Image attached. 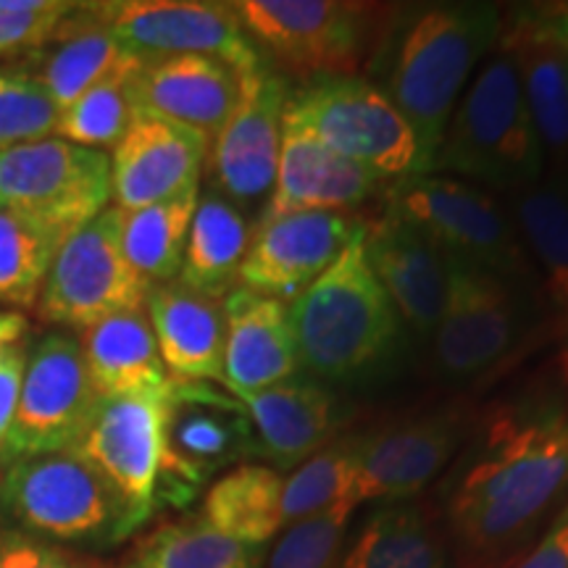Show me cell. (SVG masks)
Here are the masks:
<instances>
[{
    "label": "cell",
    "mask_w": 568,
    "mask_h": 568,
    "mask_svg": "<svg viewBox=\"0 0 568 568\" xmlns=\"http://www.w3.org/2000/svg\"><path fill=\"white\" fill-rule=\"evenodd\" d=\"M568 493V395L550 389L495 408L453 487L447 521L464 556L493 558Z\"/></svg>",
    "instance_id": "6da1fadb"
},
{
    "label": "cell",
    "mask_w": 568,
    "mask_h": 568,
    "mask_svg": "<svg viewBox=\"0 0 568 568\" xmlns=\"http://www.w3.org/2000/svg\"><path fill=\"white\" fill-rule=\"evenodd\" d=\"M503 11L495 3H439L397 13L379 59H387L385 95L406 116L422 153V174L443 145L468 77L497 45Z\"/></svg>",
    "instance_id": "7a4b0ae2"
},
{
    "label": "cell",
    "mask_w": 568,
    "mask_h": 568,
    "mask_svg": "<svg viewBox=\"0 0 568 568\" xmlns=\"http://www.w3.org/2000/svg\"><path fill=\"white\" fill-rule=\"evenodd\" d=\"M366 226V224H364ZM297 361L326 387H355L385 374L406 326L364 253V232L287 305Z\"/></svg>",
    "instance_id": "3957f363"
},
{
    "label": "cell",
    "mask_w": 568,
    "mask_h": 568,
    "mask_svg": "<svg viewBox=\"0 0 568 568\" xmlns=\"http://www.w3.org/2000/svg\"><path fill=\"white\" fill-rule=\"evenodd\" d=\"M261 55L284 80L303 84L358 77L379 59L397 13L347 0H243L232 3Z\"/></svg>",
    "instance_id": "277c9868"
},
{
    "label": "cell",
    "mask_w": 568,
    "mask_h": 568,
    "mask_svg": "<svg viewBox=\"0 0 568 568\" xmlns=\"http://www.w3.org/2000/svg\"><path fill=\"white\" fill-rule=\"evenodd\" d=\"M432 172L466 176L500 195L527 187L545 174L542 142L514 61L503 48L495 45L471 88L460 95Z\"/></svg>",
    "instance_id": "5b68a950"
},
{
    "label": "cell",
    "mask_w": 568,
    "mask_h": 568,
    "mask_svg": "<svg viewBox=\"0 0 568 568\" xmlns=\"http://www.w3.org/2000/svg\"><path fill=\"white\" fill-rule=\"evenodd\" d=\"M382 203L416 226L450 264L481 268L539 290L535 266L500 195L453 176L410 174L387 182Z\"/></svg>",
    "instance_id": "8992f818"
},
{
    "label": "cell",
    "mask_w": 568,
    "mask_h": 568,
    "mask_svg": "<svg viewBox=\"0 0 568 568\" xmlns=\"http://www.w3.org/2000/svg\"><path fill=\"white\" fill-rule=\"evenodd\" d=\"M284 119L379 180L422 174L416 134L379 84L364 77H332L293 90Z\"/></svg>",
    "instance_id": "52a82bcc"
},
{
    "label": "cell",
    "mask_w": 568,
    "mask_h": 568,
    "mask_svg": "<svg viewBox=\"0 0 568 568\" xmlns=\"http://www.w3.org/2000/svg\"><path fill=\"white\" fill-rule=\"evenodd\" d=\"M545 297L537 287L447 261V295L432 361L443 379L468 382L500 364L535 326Z\"/></svg>",
    "instance_id": "ba28073f"
},
{
    "label": "cell",
    "mask_w": 568,
    "mask_h": 568,
    "mask_svg": "<svg viewBox=\"0 0 568 568\" xmlns=\"http://www.w3.org/2000/svg\"><path fill=\"white\" fill-rule=\"evenodd\" d=\"M0 495L13 521L42 537L71 542L132 531L122 495L74 447L9 460Z\"/></svg>",
    "instance_id": "9c48e42d"
},
{
    "label": "cell",
    "mask_w": 568,
    "mask_h": 568,
    "mask_svg": "<svg viewBox=\"0 0 568 568\" xmlns=\"http://www.w3.org/2000/svg\"><path fill=\"white\" fill-rule=\"evenodd\" d=\"M111 197L109 153L55 134L0 151V209L51 232L61 245L101 216Z\"/></svg>",
    "instance_id": "30bf717a"
},
{
    "label": "cell",
    "mask_w": 568,
    "mask_h": 568,
    "mask_svg": "<svg viewBox=\"0 0 568 568\" xmlns=\"http://www.w3.org/2000/svg\"><path fill=\"white\" fill-rule=\"evenodd\" d=\"M151 284L122 247V211L113 205L74 232L55 253L40 295V316L88 329L103 318L145 308Z\"/></svg>",
    "instance_id": "8fae6325"
},
{
    "label": "cell",
    "mask_w": 568,
    "mask_h": 568,
    "mask_svg": "<svg viewBox=\"0 0 568 568\" xmlns=\"http://www.w3.org/2000/svg\"><path fill=\"white\" fill-rule=\"evenodd\" d=\"M103 397L92 387L80 339L51 332L27 355L17 414L0 458L71 450L95 416Z\"/></svg>",
    "instance_id": "7c38bea8"
},
{
    "label": "cell",
    "mask_w": 568,
    "mask_h": 568,
    "mask_svg": "<svg viewBox=\"0 0 568 568\" xmlns=\"http://www.w3.org/2000/svg\"><path fill=\"white\" fill-rule=\"evenodd\" d=\"M105 21L113 38L140 61L169 59V55H209L224 61L237 74L266 63L232 3H201V0L105 3Z\"/></svg>",
    "instance_id": "4fadbf2b"
},
{
    "label": "cell",
    "mask_w": 568,
    "mask_h": 568,
    "mask_svg": "<svg viewBox=\"0 0 568 568\" xmlns=\"http://www.w3.org/2000/svg\"><path fill=\"white\" fill-rule=\"evenodd\" d=\"M293 88L268 63L240 74V98L222 132L211 142V190L240 209L272 193L282 148L284 109Z\"/></svg>",
    "instance_id": "5bb4252c"
},
{
    "label": "cell",
    "mask_w": 568,
    "mask_h": 568,
    "mask_svg": "<svg viewBox=\"0 0 568 568\" xmlns=\"http://www.w3.org/2000/svg\"><path fill=\"white\" fill-rule=\"evenodd\" d=\"M169 393L172 387L161 395L101 400L88 432L74 447L122 495L130 529L151 516L159 497L161 474L166 466Z\"/></svg>",
    "instance_id": "9a60e30c"
},
{
    "label": "cell",
    "mask_w": 568,
    "mask_h": 568,
    "mask_svg": "<svg viewBox=\"0 0 568 568\" xmlns=\"http://www.w3.org/2000/svg\"><path fill=\"white\" fill-rule=\"evenodd\" d=\"M468 410L439 408L355 437L351 500H403L424 489L456 456Z\"/></svg>",
    "instance_id": "2e32d148"
},
{
    "label": "cell",
    "mask_w": 568,
    "mask_h": 568,
    "mask_svg": "<svg viewBox=\"0 0 568 568\" xmlns=\"http://www.w3.org/2000/svg\"><path fill=\"white\" fill-rule=\"evenodd\" d=\"M366 219L355 213L305 211L276 219H258L251 247L240 266L237 287L290 301L314 284L337 255L364 232Z\"/></svg>",
    "instance_id": "e0dca14e"
},
{
    "label": "cell",
    "mask_w": 568,
    "mask_h": 568,
    "mask_svg": "<svg viewBox=\"0 0 568 568\" xmlns=\"http://www.w3.org/2000/svg\"><path fill=\"white\" fill-rule=\"evenodd\" d=\"M497 48L514 61L545 151V172H568V45L558 3L503 13Z\"/></svg>",
    "instance_id": "ac0fdd59"
},
{
    "label": "cell",
    "mask_w": 568,
    "mask_h": 568,
    "mask_svg": "<svg viewBox=\"0 0 568 568\" xmlns=\"http://www.w3.org/2000/svg\"><path fill=\"white\" fill-rule=\"evenodd\" d=\"M251 453H258L253 424L230 389L174 379L166 400V466L161 474V481L169 479V493L182 487L187 497L209 474Z\"/></svg>",
    "instance_id": "d6986e66"
},
{
    "label": "cell",
    "mask_w": 568,
    "mask_h": 568,
    "mask_svg": "<svg viewBox=\"0 0 568 568\" xmlns=\"http://www.w3.org/2000/svg\"><path fill=\"white\" fill-rule=\"evenodd\" d=\"M209 151L211 142L201 132L153 113H138L111 155L116 209L138 211L201 190Z\"/></svg>",
    "instance_id": "ffe728a7"
},
{
    "label": "cell",
    "mask_w": 568,
    "mask_h": 568,
    "mask_svg": "<svg viewBox=\"0 0 568 568\" xmlns=\"http://www.w3.org/2000/svg\"><path fill=\"white\" fill-rule=\"evenodd\" d=\"M364 253L403 326L422 339L435 335L447 295L445 255L387 209L366 219Z\"/></svg>",
    "instance_id": "44dd1931"
},
{
    "label": "cell",
    "mask_w": 568,
    "mask_h": 568,
    "mask_svg": "<svg viewBox=\"0 0 568 568\" xmlns=\"http://www.w3.org/2000/svg\"><path fill=\"white\" fill-rule=\"evenodd\" d=\"M385 184L358 163L329 151L301 124L284 119L274 187L258 219L305 211L351 213L374 195H382Z\"/></svg>",
    "instance_id": "7402d4cb"
},
{
    "label": "cell",
    "mask_w": 568,
    "mask_h": 568,
    "mask_svg": "<svg viewBox=\"0 0 568 568\" xmlns=\"http://www.w3.org/2000/svg\"><path fill=\"white\" fill-rule=\"evenodd\" d=\"M138 113L169 119L213 142L240 98V74L209 55L142 61L130 82Z\"/></svg>",
    "instance_id": "603a6c76"
},
{
    "label": "cell",
    "mask_w": 568,
    "mask_h": 568,
    "mask_svg": "<svg viewBox=\"0 0 568 568\" xmlns=\"http://www.w3.org/2000/svg\"><path fill=\"white\" fill-rule=\"evenodd\" d=\"M232 395L251 418L255 447L274 468L301 466L322 450L343 416L337 395L308 374H295L255 393Z\"/></svg>",
    "instance_id": "cb8c5ba5"
},
{
    "label": "cell",
    "mask_w": 568,
    "mask_h": 568,
    "mask_svg": "<svg viewBox=\"0 0 568 568\" xmlns=\"http://www.w3.org/2000/svg\"><path fill=\"white\" fill-rule=\"evenodd\" d=\"M145 308L161 361L172 379H224V301L197 293L180 280H172L153 284Z\"/></svg>",
    "instance_id": "d4e9b609"
},
{
    "label": "cell",
    "mask_w": 568,
    "mask_h": 568,
    "mask_svg": "<svg viewBox=\"0 0 568 568\" xmlns=\"http://www.w3.org/2000/svg\"><path fill=\"white\" fill-rule=\"evenodd\" d=\"M224 389L255 393L290 379L301 368L287 305L234 287L224 297Z\"/></svg>",
    "instance_id": "484cf974"
},
{
    "label": "cell",
    "mask_w": 568,
    "mask_h": 568,
    "mask_svg": "<svg viewBox=\"0 0 568 568\" xmlns=\"http://www.w3.org/2000/svg\"><path fill=\"white\" fill-rule=\"evenodd\" d=\"M45 45L53 48L48 53H34L40 59L34 77L45 84L61 111L95 84L142 63L113 38L105 21V3H74Z\"/></svg>",
    "instance_id": "4316f807"
},
{
    "label": "cell",
    "mask_w": 568,
    "mask_h": 568,
    "mask_svg": "<svg viewBox=\"0 0 568 568\" xmlns=\"http://www.w3.org/2000/svg\"><path fill=\"white\" fill-rule=\"evenodd\" d=\"M77 339L92 387L103 400L161 395L172 387L174 379L163 366L145 308L103 318L82 329Z\"/></svg>",
    "instance_id": "83f0119b"
},
{
    "label": "cell",
    "mask_w": 568,
    "mask_h": 568,
    "mask_svg": "<svg viewBox=\"0 0 568 568\" xmlns=\"http://www.w3.org/2000/svg\"><path fill=\"white\" fill-rule=\"evenodd\" d=\"M518 237L535 266L545 305L568 322V172H545L503 195Z\"/></svg>",
    "instance_id": "f1b7e54d"
},
{
    "label": "cell",
    "mask_w": 568,
    "mask_h": 568,
    "mask_svg": "<svg viewBox=\"0 0 568 568\" xmlns=\"http://www.w3.org/2000/svg\"><path fill=\"white\" fill-rule=\"evenodd\" d=\"M251 237L253 224L247 213L216 190H205L197 195L182 272L176 280L197 293L224 301L237 287Z\"/></svg>",
    "instance_id": "f546056e"
},
{
    "label": "cell",
    "mask_w": 568,
    "mask_h": 568,
    "mask_svg": "<svg viewBox=\"0 0 568 568\" xmlns=\"http://www.w3.org/2000/svg\"><path fill=\"white\" fill-rule=\"evenodd\" d=\"M282 474L272 466L232 468L209 489L201 518L224 537L264 548L282 524Z\"/></svg>",
    "instance_id": "4dcf8cb0"
},
{
    "label": "cell",
    "mask_w": 568,
    "mask_h": 568,
    "mask_svg": "<svg viewBox=\"0 0 568 568\" xmlns=\"http://www.w3.org/2000/svg\"><path fill=\"white\" fill-rule=\"evenodd\" d=\"M447 552L435 518L418 506L376 510L339 568H445Z\"/></svg>",
    "instance_id": "1f68e13d"
},
{
    "label": "cell",
    "mask_w": 568,
    "mask_h": 568,
    "mask_svg": "<svg viewBox=\"0 0 568 568\" xmlns=\"http://www.w3.org/2000/svg\"><path fill=\"white\" fill-rule=\"evenodd\" d=\"M197 195L201 190H190L172 201L122 211L124 255L151 287L180 276Z\"/></svg>",
    "instance_id": "d6a6232c"
},
{
    "label": "cell",
    "mask_w": 568,
    "mask_h": 568,
    "mask_svg": "<svg viewBox=\"0 0 568 568\" xmlns=\"http://www.w3.org/2000/svg\"><path fill=\"white\" fill-rule=\"evenodd\" d=\"M258 548L224 537L197 518L163 524L138 545L134 568H258Z\"/></svg>",
    "instance_id": "836d02e7"
},
{
    "label": "cell",
    "mask_w": 568,
    "mask_h": 568,
    "mask_svg": "<svg viewBox=\"0 0 568 568\" xmlns=\"http://www.w3.org/2000/svg\"><path fill=\"white\" fill-rule=\"evenodd\" d=\"M140 67L119 71V74L95 84L82 98L67 105L59 113L55 138L74 142L80 148H90V151L105 153L109 148L113 151L138 116L130 82Z\"/></svg>",
    "instance_id": "e575fe53"
},
{
    "label": "cell",
    "mask_w": 568,
    "mask_h": 568,
    "mask_svg": "<svg viewBox=\"0 0 568 568\" xmlns=\"http://www.w3.org/2000/svg\"><path fill=\"white\" fill-rule=\"evenodd\" d=\"M59 247L51 232L0 209V301L19 308L38 305Z\"/></svg>",
    "instance_id": "d590c367"
},
{
    "label": "cell",
    "mask_w": 568,
    "mask_h": 568,
    "mask_svg": "<svg viewBox=\"0 0 568 568\" xmlns=\"http://www.w3.org/2000/svg\"><path fill=\"white\" fill-rule=\"evenodd\" d=\"M355 437L347 435L326 443L322 450L305 458L295 468L293 477L284 479L282 489V524L303 521V518L322 514L339 500H351Z\"/></svg>",
    "instance_id": "8d00e7d4"
},
{
    "label": "cell",
    "mask_w": 568,
    "mask_h": 568,
    "mask_svg": "<svg viewBox=\"0 0 568 568\" xmlns=\"http://www.w3.org/2000/svg\"><path fill=\"white\" fill-rule=\"evenodd\" d=\"M355 508L353 500H339L322 514L290 524L268 558V568H339Z\"/></svg>",
    "instance_id": "74e56055"
},
{
    "label": "cell",
    "mask_w": 568,
    "mask_h": 568,
    "mask_svg": "<svg viewBox=\"0 0 568 568\" xmlns=\"http://www.w3.org/2000/svg\"><path fill=\"white\" fill-rule=\"evenodd\" d=\"M61 109L34 74L0 69V151L55 134Z\"/></svg>",
    "instance_id": "f35d334b"
},
{
    "label": "cell",
    "mask_w": 568,
    "mask_h": 568,
    "mask_svg": "<svg viewBox=\"0 0 568 568\" xmlns=\"http://www.w3.org/2000/svg\"><path fill=\"white\" fill-rule=\"evenodd\" d=\"M71 9L59 0H0V55L42 48Z\"/></svg>",
    "instance_id": "ab89813d"
},
{
    "label": "cell",
    "mask_w": 568,
    "mask_h": 568,
    "mask_svg": "<svg viewBox=\"0 0 568 568\" xmlns=\"http://www.w3.org/2000/svg\"><path fill=\"white\" fill-rule=\"evenodd\" d=\"M0 568H109L101 560L77 556L55 545L27 537H0Z\"/></svg>",
    "instance_id": "60d3db41"
},
{
    "label": "cell",
    "mask_w": 568,
    "mask_h": 568,
    "mask_svg": "<svg viewBox=\"0 0 568 568\" xmlns=\"http://www.w3.org/2000/svg\"><path fill=\"white\" fill-rule=\"evenodd\" d=\"M27 353L19 345L0 355V450H3L6 437L11 432L13 414H17L21 376H24Z\"/></svg>",
    "instance_id": "b9f144b4"
},
{
    "label": "cell",
    "mask_w": 568,
    "mask_h": 568,
    "mask_svg": "<svg viewBox=\"0 0 568 568\" xmlns=\"http://www.w3.org/2000/svg\"><path fill=\"white\" fill-rule=\"evenodd\" d=\"M514 568H568V506L556 516L537 548Z\"/></svg>",
    "instance_id": "7bdbcfd3"
},
{
    "label": "cell",
    "mask_w": 568,
    "mask_h": 568,
    "mask_svg": "<svg viewBox=\"0 0 568 568\" xmlns=\"http://www.w3.org/2000/svg\"><path fill=\"white\" fill-rule=\"evenodd\" d=\"M27 332V318L17 311H0V355L19 345L21 335Z\"/></svg>",
    "instance_id": "ee69618b"
},
{
    "label": "cell",
    "mask_w": 568,
    "mask_h": 568,
    "mask_svg": "<svg viewBox=\"0 0 568 568\" xmlns=\"http://www.w3.org/2000/svg\"><path fill=\"white\" fill-rule=\"evenodd\" d=\"M564 326V337H560V351H558V361H556V379L564 393L568 395V322L560 324Z\"/></svg>",
    "instance_id": "f6af8a7d"
},
{
    "label": "cell",
    "mask_w": 568,
    "mask_h": 568,
    "mask_svg": "<svg viewBox=\"0 0 568 568\" xmlns=\"http://www.w3.org/2000/svg\"><path fill=\"white\" fill-rule=\"evenodd\" d=\"M560 6V27H564V38L568 45V3H558Z\"/></svg>",
    "instance_id": "bcb514c9"
},
{
    "label": "cell",
    "mask_w": 568,
    "mask_h": 568,
    "mask_svg": "<svg viewBox=\"0 0 568 568\" xmlns=\"http://www.w3.org/2000/svg\"><path fill=\"white\" fill-rule=\"evenodd\" d=\"M122 568H134V566H132V564H126V566H122Z\"/></svg>",
    "instance_id": "7dc6e473"
}]
</instances>
